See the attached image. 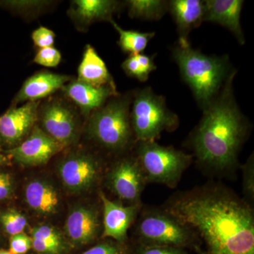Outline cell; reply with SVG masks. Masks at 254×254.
I'll return each mask as SVG.
<instances>
[{"mask_svg": "<svg viewBox=\"0 0 254 254\" xmlns=\"http://www.w3.org/2000/svg\"><path fill=\"white\" fill-rule=\"evenodd\" d=\"M128 16L143 21H158L168 12L169 1L128 0L126 1Z\"/></svg>", "mask_w": 254, "mask_h": 254, "instance_id": "obj_22", "label": "cell"}, {"mask_svg": "<svg viewBox=\"0 0 254 254\" xmlns=\"http://www.w3.org/2000/svg\"><path fill=\"white\" fill-rule=\"evenodd\" d=\"M96 245L80 254H128L125 243H120L110 239H103Z\"/></svg>", "mask_w": 254, "mask_h": 254, "instance_id": "obj_29", "label": "cell"}, {"mask_svg": "<svg viewBox=\"0 0 254 254\" xmlns=\"http://www.w3.org/2000/svg\"><path fill=\"white\" fill-rule=\"evenodd\" d=\"M11 165V159L6 155L3 154L0 152V167L7 166Z\"/></svg>", "mask_w": 254, "mask_h": 254, "instance_id": "obj_35", "label": "cell"}, {"mask_svg": "<svg viewBox=\"0 0 254 254\" xmlns=\"http://www.w3.org/2000/svg\"><path fill=\"white\" fill-rule=\"evenodd\" d=\"M130 118L135 140L156 141L165 131H175L180 125L178 115L169 109L165 97L151 87L133 91Z\"/></svg>", "mask_w": 254, "mask_h": 254, "instance_id": "obj_5", "label": "cell"}, {"mask_svg": "<svg viewBox=\"0 0 254 254\" xmlns=\"http://www.w3.org/2000/svg\"><path fill=\"white\" fill-rule=\"evenodd\" d=\"M105 186L119 200L127 204L141 203V195L147 182L134 154L119 158L105 172Z\"/></svg>", "mask_w": 254, "mask_h": 254, "instance_id": "obj_9", "label": "cell"}, {"mask_svg": "<svg viewBox=\"0 0 254 254\" xmlns=\"http://www.w3.org/2000/svg\"><path fill=\"white\" fill-rule=\"evenodd\" d=\"M243 0H204L203 22L218 23L226 28L236 38L239 44L246 43L241 24Z\"/></svg>", "mask_w": 254, "mask_h": 254, "instance_id": "obj_16", "label": "cell"}, {"mask_svg": "<svg viewBox=\"0 0 254 254\" xmlns=\"http://www.w3.org/2000/svg\"><path fill=\"white\" fill-rule=\"evenodd\" d=\"M242 171V188L245 200L253 207L254 201V157L251 155L247 162L241 166Z\"/></svg>", "mask_w": 254, "mask_h": 254, "instance_id": "obj_27", "label": "cell"}, {"mask_svg": "<svg viewBox=\"0 0 254 254\" xmlns=\"http://www.w3.org/2000/svg\"><path fill=\"white\" fill-rule=\"evenodd\" d=\"M134 153L147 184L155 183L174 189L193 161L192 155L156 141H137Z\"/></svg>", "mask_w": 254, "mask_h": 254, "instance_id": "obj_6", "label": "cell"}, {"mask_svg": "<svg viewBox=\"0 0 254 254\" xmlns=\"http://www.w3.org/2000/svg\"><path fill=\"white\" fill-rule=\"evenodd\" d=\"M183 81L190 87L202 110L220 93L229 78L237 72L227 55H208L192 48L190 43H176L172 49Z\"/></svg>", "mask_w": 254, "mask_h": 254, "instance_id": "obj_3", "label": "cell"}, {"mask_svg": "<svg viewBox=\"0 0 254 254\" xmlns=\"http://www.w3.org/2000/svg\"><path fill=\"white\" fill-rule=\"evenodd\" d=\"M55 36L54 32L49 28L41 26L32 33V40L35 46L41 48L53 47L55 43Z\"/></svg>", "mask_w": 254, "mask_h": 254, "instance_id": "obj_33", "label": "cell"}, {"mask_svg": "<svg viewBox=\"0 0 254 254\" xmlns=\"http://www.w3.org/2000/svg\"><path fill=\"white\" fill-rule=\"evenodd\" d=\"M50 4L48 1H0V6L18 13L38 12Z\"/></svg>", "mask_w": 254, "mask_h": 254, "instance_id": "obj_28", "label": "cell"}, {"mask_svg": "<svg viewBox=\"0 0 254 254\" xmlns=\"http://www.w3.org/2000/svg\"><path fill=\"white\" fill-rule=\"evenodd\" d=\"M23 197L29 210L39 217L54 216L61 209L59 189L47 177H34L28 180L23 187Z\"/></svg>", "mask_w": 254, "mask_h": 254, "instance_id": "obj_15", "label": "cell"}, {"mask_svg": "<svg viewBox=\"0 0 254 254\" xmlns=\"http://www.w3.org/2000/svg\"><path fill=\"white\" fill-rule=\"evenodd\" d=\"M135 227L138 245L185 247L193 245L197 235L165 209L142 208Z\"/></svg>", "mask_w": 254, "mask_h": 254, "instance_id": "obj_7", "label": "cell"}, {"mask_svg": "<svg viewBox=\"0 0 254 254\" xmlns=\"http://www.w3.org/2000/svg\"><path fill=\"white\" fill-rule=\"evenodd\" d=\"M60 181L71 194H84L94 190L103 180L105 165L98 155L86 151L69 153L57 166Z\"/></svg>", "mask_w": 254, "mask_h": 254, "instance_id": "obj_8", "label": "cell"}, {"mask_svg": "<svg viewBox=\"0 0 254 254\" xmlns=\"http://www.w3.org/2000/svg\"><path fill=\"white\" fill-rule=\"evenodd\" d=\"M132 97L133 93L113 97L88 120V138L108 153L123 154L136 143L130 118Z\"/></svg>", "mask_w": 254, "mask_h": 254, "instance_id": "obj_4", "label": "cell"}, {"mask_svg": "<svg viewBox=\"0 0 254 254\" xmlns=\"http://www.w3.org/2000/svg\"><path fill=\"white\" fill-rule=\"evenodd\" d=\"M236 74L229 78L218 96L202 110V118L188 139L200 168L215 175H228L236 170L240 150L252 128L235 98Z\"/></svg>", "mask_w": 254, "mask_h": 254, "instance_id": "obj_2", "label": "cell"}, {"mask_svg": "<svg viewBox=\"0 0 254 254\" xmlns=\"http://www.w3.org/2000/svg\"><path fill=\"white\" fill-rule=\"evenodd\" d=\"M42 129L64 147L76 143L79 127L77 118L68 105L54 100L47 103L38 112Z\"/></svg>", "mask_w": 254, "mask_h": 254, "instance_id": "obj_11", "label": "cell"}, {"mask_svg": "<svg viewBox=\"0 0 254 254\" xmlns=\"http://www.w3.org/2000/svg\"><path fill=\"white\" fill-rule=\"evenodd\" d=\"M30 237L66 250L64 237L56 227L49 224H40L33 227L30 232Z\"/></svg>", "mask_w": 254, "mask_h": 254, "instance_id": "obj_26", "label": "cell"}, {"mask_svg": "<svg viewBox=\"0 0 254 254\" xmlns=\"http://www.w3.org/2000/svg\"><path fill=\"white\" fill-rule=\"evenodd\" d=\"M62 60L60 52L55 47L41 48L35 57L34 63L46 67H56Z\"/></svg>", "mask_w": 254, "mask_h": 254, "instance_id": "obj_30", "label": "cell"}, {"mask_svg": "<svg viewBox=\"0 0 254 254\" xmlns=\"http://www.w3.org/2000/svg\"><path fill=\"white\" fill-rule=\"evenodd\" d=\"M15 180L11 173L0 170V203L13 198L15 193Z\"/></svg>", "mask_w": 254, "mask_h": 254, "instance_id": "obj_32", "label": "cell"}, {"mask_svg": "<svg viewBox=\"0 0 254 254\" xmlns=\"http://www.w3.org/2000/svg\"><path fill=\"white\" fill-rule=\"evenodd\" d=\"M0 254H11L9 250H4V249H0Z\"/></svg>", "mask_w": 254, "mask_h": 254, "instance_id": "obj_36", "label": "cell"}, {"mask_svg": "<svg viewBox=\"0 0 254 254\" xmlns=\"http://www.w3.org/2000/svg\"><path fill=\"white\" fill-rule=\"evenodd\" d=\"M0 143H1V139H0Z\"/></svg>", "mask_w": 254, "mask_h": 254, "instance_id": "obj_37", "label": "cell"}, {"mask_svg": "<svg viewBox=\"0 0 254 254\" xmlns=\"http://www.w3.org/2000/svg\"><path fill=\"white\" fill-rule=\"evenodd\" d=\"M102 208L91 203H78L68 211L64 225L66 240L75 247L94 242L102 235Z\"/></svg>", "mask_w": 254, "mask_h": 254, "instance_id": "obj_10", "label": "cell"}, {"mask_svg": "<svg viewBox=\"0 0 254 254\" xmlns=\"http://www.w3.org/2000/svg\"><path fill=\"white\" fill-rule=\"evenodd\" d=\"M64 147L47 134L39 127L35 126L30 134L19 144L6 152L10 159L26 167L45 165Z\"/></svg>", "mask_w": 254, "mask_h": 254, "instance_id": "obj_12", "label": "cell"}, {"mask_svg": "<svg viewBox=\"0 0 254 254\" xmlns=\"http://www.w3.org/2000/svg\"><path fill=\"white\" fill-rule=\"evenodd\" d=\"M39 101L12 107L0 116V139L11 148L21 143L36 126Z\"/></svg>", "mask_w": 254, "mask_h": 254, "instance_id": "obj_14", "label": "cell"}, {"mask_svg": "<svg viewBox=\"0 0 254 254\" xmlns=\"http://www.w3.org/2000/svg\"><path fill=\"white\" fill-rule=\"evenodd\" d=\"M70 81L66 75L41 71L33 75L23 83L14 98V104L23 102L39 101L55 91L63 88Z\"/></svg>", "mask_w": 254, "mask_h": 254, "instance_id": "obj_19", "label": "cell"}, {"mask_svg": "<svg viewBox=\"0 0 254 254\" xmlns=\"http://www.w3.org/2000/svg\"><path fill=\"white\" fill-rule=\"evenodd\" d=\"M85 115L96 111L113 97L118 95L116 86L95 87L75 80L62 88Z\"/></svg>", "mask_w": 254, "mask_h": 254, "instance_id": "obj_18", "label": "cell"}, {"mask_svg": "<svg viewBox=\"0 0 254 254\" xmlns=\"http://www.w3.org/2000/svg\"><path fill=\"white\" fill-rule=\"evenodd\" d=\"M136 254H189L185 249L165 246H147L138 245Z\"/></svg>", "mask_w": 254, "mask_h": 254, "instance_id": "obj_34", "label": "cell"}, {"mask_svg": "<svg viewBox=\"0 0 254 254\" xmlns=\"http://www.w3.org/2000/svg\"><path fill=\"white\" fill-rule=\"evenodd\" d=\"M27 225L26 217L16 209L8 208L0 211V227L9 237L22 233Z\"/></svg>", "mask_w": 254, "mask_h": 254, "instance_id": "obj_25", "label": "cell"}, {"mask_svg": "<svg viewBox=\"0 0 254 254\" xmlns=\"http://www.w3.org/2000/svg\"><path fill=\"white\" fill-rule=\"evenodd\" d=\"M31 249V237L24 232L9 237V248L8 250L11 254H26Z\"/></svg>", "mask_w": 254, "mask_h": 254, "instance_id": "obj_31", "label": "cell"}, {"mask_svg": "<svg viewBox=\"0 0 254 254\" xmlns=\"http://www.w3.org/2000/svg\"><path fill=\"white\" fill-rule=\"evenodd\" d=\"M102 207V238L110 239L120 243H125L127 233L135 223L143 205H125L123 202L110 200L103 191L99 192Z\"/></svg>", "mask_w": 254, "mask_h": 254, "instance_id": "obj_13", "label": "cell"}, {"mask_svg": "<svg viewBox=\"0 0 254 254\" xmlns=\"http://www.w3.org/2000/svg\"><path fill=\"white\" fill-rule=\"evenodd\" d=\"M112 26L118 31L120 39L119 46L121 50L130 55L143 53L150 40L155 36V32H141L133 30H125L112 20Z\"/></svg>", "mask_w": 254, "mask_h": 254, "instance_id": "obj_23", "label": "cell"}, {"mask_svg": "<svg viewBox=\"0 0 254 254\" xmlns=\"http://www.w3.org/2000/svg\"><path fill=\"white\" fill-rule=\"evenodd\" d=\"M77 80L95 87L116 86L105 62L91 45H87L83 53Z\"/></svg>", "mask_w": 254, "mask_h": 254, "instance_id": "obj_21", "label": "cell"}, {"mask_svg": "<svg viewBox=\"0 0 254 254\" xmlns=\"http://www.w3.org/2000/svg\"></svg>", "mask_w": 254, "mask_h": 254, "instance_id": "obj_38", "label": "cell"}, {"mask_svg": "<svg viewBox=\"0 0 254 254\" xmlns=\"http://www.w3.org/2000/svg\"><path fill=\"white\" fill-rule=\"evenodd\" d=\"M122 3L115 0H75L71 3L69 14L82 26L98 21L113 20V15L121 9Z\"/></svg>", "mask_w": 254, "mask_h": 254, "instance_id": "obj_20", "label": "cell"}, {"mask_svg": "<svg viewBox=\"0 0 254 254\" xmlns=\"http://www.w3.org/2000/svg\"><path fill=\"white\" fill-rule=\"evenodd\" d=\"M168 12L176 23L177 43L185 46L190 43V32L203 22L204 0H171L169 1Z\"/></svg>", "mask_w": 254, "mask_h": 254, "instance_id": "obj_17", "label": "cell"}, {"mask_svg": "<svg viewBox=\"0 0 254 254\" xmlns=\"http://www.w3.org/2000/svg\"><path fill=\"white\" fill-rule=\"evenodd\" d=\"M164 209L199 235L208 254H254L253 207L217 183L179 192Z\"/></svg>", "mask_w": 254, "mask_h": 254, "instance_id": "obj_1", "label": "cell"}, {"mask_svg": "<svg viewBox=\"0 0 254 254\" xmlns=\"http://www.w3.org/2000/svg\"><path fill=\"white\" fill-rule=\"evenodd\" d=\"M155 56H150L144 53L129 55L122 64V68L127 76L141 82L146 81L150 73L157 69Z\"/></svg>", "mask_w": 254, "mask_h": 254, "instance_id": "obj_24", "label": "cell"}]
</instances>
